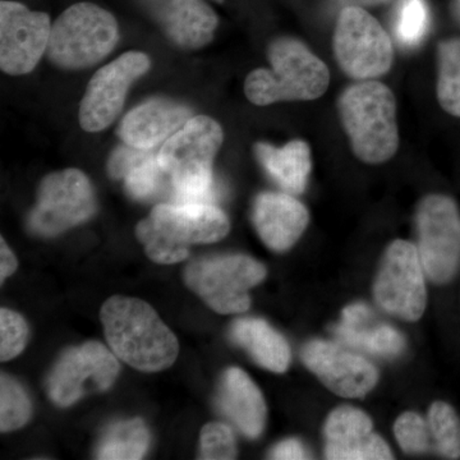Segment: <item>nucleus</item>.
<instances>
[{
	"mask_svg": "<svg viewBox=\"0 0 460 460\" xmlns=\"http://www.w3.org/2000/svg\"><path fill=\"white\" fill-rule=\"evenodd\" d=\"M100 320L109 348L120 361L136 370H166L178 358L177 337L142 299L111 296L102 305Z\"/></svg>",
	"mask_w": 460,
	"mask_h": 460,
	"instance_id": "1",
	"label": "nucleus"
},
{
	"mask_svg": "<svg viewBox=\"0 0 460 460\" xmlns=\"http://www.w3.org/2000/svg\"><path fill=\"white\" fill-rule=\"evenodd\" d=\"M220 124L192 117L159 150V162L174 189V204H214L217 198L213 163L223 144Z\"/></svg>",
	"mask_w": 460,
	"mask_h": 460,
	"instance_id": "2",
	"label": "nucleus"
},
{
	"mask_svg": "<svg viewBox=\"0 0 460 460\" xmlns=\"http://www.w3.org/2000/svg\"><path fill=\"white\" fill-rule=\"evenodd\" d=\"M228 217L214 204L162 202L138 223L136 235L148 259L162 265L183 261L193 244H208L228 234Z\"/></svg>",
	"mask_w": 460,
	"mask_h": 460,
	"instance_id": "3",
	"label": "nucleus"
},
{
	"mask_svg": "<svg viewBox=\"0 0 460 460\" xmlns=\"http://www.w3.org/2000/svg\"><path fill=\"white\" fill-rule=\"evenodd\" d=\"M271 69L251 72L244 93L255 105L310 102L321 98L330 84L328 66L301 41L281 38L269 49Z\"/></svg>",
	"mask_w": 460,
	"mask_h": 460,
	"instance_id": "4",
	"label": "nucleus"
},
{
	"mask_svg": "<svg viewBox=\"0 0 460 460\" xmlns=\"http://www.w3.org/2000/svg\"><path fill=\"white\" fill-rule=\"evenodd\" d=\"M341 123L353 153L367 164H381L399 146L394 93L386 84L367 80L354 84L338 102Z\"/></svg>",
	"mask_w": 460,
	"mask_h": 460,
	"instance_id": "5",
	"label": "nucleus"
},
{
	"mask_svg": "<svg viewBox=\"0 0 460 460\" xmlns=\"http://www.w3.org/2000/svg\"><path fill=\"white\" fill-rule=\"evenodd\" d=\"M118 39L113 14L93 3H77L51 26L47 53L51 62L63 68H84L104 59Z\"/></svg>",
	"mask_w": 460,
	"mask_h": 460,
	"instance_id": "6",
	"label": "nucleus"
},
{
	"mask_svg": "<svg viewBox=\"0 0 460 460\" xmlns=\"http://www.w3.org/2000/svg\"><path fill=\"white\" fill-rule=\"evenodd\" d=\"M261 262L246 255L202 257L184 269L186 286L215 313H246L251 305L250 290L266 278Z\"/></svg>",
	"mask_w": 460,
	"mask_h": 460,
	"instance_id": "7",
	"label": "nucleus"
},
{
	"mask_svg": "<svg viewBox=\"0 0 460 460\" xmlns=\"http://www.w3.org/2000/svg\"><path fill=\"white\" fill-rule=\"evenodd\" d=\"M335 57L354 80L367 81L387 74L394 60L390 36L365 8L347 5L334 33Z\"/></svg>",
	"mask_w": 460,
	"mask_h": 460,
	"instance_id": "8",
	"label": "nucleus"
},
{
	"mask_svg": "<svg viewBox=\"0 0 460 460\" xmlns=\"http://www.w3.org/2000/svg\"><path fill=\"white\" fill-rule=\"evenodd\" d=\"M95 213V192L89 178L78 169H66L41 181L29 228L41 237H56Z\"/></svg>",
	"mask_w": 460,
	"mask_h": 460,
	"instance_id": "9",
	"label": "nucleus"
},
{
	"mask_svg": "<svg viewBox=\"0 0 460 460\" xmlns=\"http://www.w3.org/2000/svg\"><path fill=\"white\" fill-rule=\"evenodd\" d=\"M425 269L413 243L396 239L387 247L374 283V296L385 313L417 321L428 304Z\"/></svg>",
	"mask_w": 460,
	"mask_h": 460,
	"instance_id": "10",
	"label": "nucleus"
},
{
	"mask_svg": "<svg viewBox=\"0 0 460 460\" xmlns=\"http://www.w3.org/2000/svg\"><path fill=\"white\" fill-rule=\"evenodd\" d=\"M119 371L113 350L99 341H87L59 357L48 377V394L59 407H69L84 396L107 392Z\"/></svg>",
	"mask_w": 460,
	"mask_h": 460,
	"instance_id": "11",
	"label": "nucleus"
},
{
	"mask_svg": "<svg viewBox=\"0 0 460 460\" xmlns=\"http://www.w3.org/2000/svg\"><path fill=\"white\" fill-rule=\"evenodd\" d=\"M419 255L429 279L444 284L460 263V214L456 202L444 195H429L416 215Z\"/></svg>",
	"mask_w": 460,
	"mask_h": 460,
	"instance_id": "12",
	"label": "nucleus"
},
{
	"mask_svg": "<svg viewBox=\"0 0 460 460\" xmlns=\"http://www.w3.org/2000/svg\"><path fill=\"white\" fill-rule=\"evenodd\" d=\"M150 69V59L140 51H128L100 68L81 102V127L87 132H99L114 122L122 111L129 87Z\"/></svg>",
	"mask_w": 460,
	"mask_h": 460,
	"instance_id": "13",
	"label": "nucleus"
},
{
	"mask_svg": "<svg viewBox=\"0 0 460 460\" xmlns=\"http://www.w3.org/2000/svg\"><path fill=\"white\" fill-rule=\"evenodd\" d=\"M50 18L16 2L0 3V66L8 75L30 74L48 49Z\"/></svg>",
	"mask_w": 460,
	"mask_h": 460,
	"instance_id": "14",
	"label": "nucleus"
},
{
	"mask_svg": "<svg viewBox=\"0 0 460 460\" xmlns=\"http://www.w3.org/2000/svg\"><path fill=\"white\" fill-rule=\"evenodd\" d=\"M305 367L330 392L343 398H362L376 386L378 371L359 354L328 341H308L301 353Z\"/></svg>",
	"mask_w": 460,
	"mask_h": 460,
	"instance_id": "15",
	"label": "nucleus"
},
{
	"mask_svg": "<svg viewBox=\"0 0 460 460\" xmlns=\"http://www.w3.org/2000/svg\"><path fill=\"white\" fill-rule=\"evenodd\" d=\"M325 456L332 460H387L392 450L380 435L374 432V423L358 408L339 407L329 414L323 428Z\"/></svg>",
	"mask_w": 460,
	"mask_h": 460,
	"instance_id": "16",
	"label": "nucleus"
},
{
	"mask_svg": "<svg viewBox=\"0 0 460 460\" xmlns=\"http://www.w3.org/2000/svg\"><path fill=\"white\" fill-rule=\"evenodd\" d=\"M175 44L199 49L213 40L217 16L204 0H140Z\"/></svg>",
	"mask_w": 460,
	"mask_h": 460,
	"instance_id": "17",
	"label": "nucleus"
},
{
	"mask_svg": "<svg viewBox=\"0 0 460 460\" xmlns=\"http://www.w3.org/2000/svg\"><path fill=\"white\" fill-rule=\"evenodd\" d=\"M252 219L263 243L275 252H284L304 234L310 214L290 193L263 192L255 199Z\"/></svg>",
	"mask_w": 460,
	"mask_h": 460,
	"instance_id": "18",
	"label": "nucleus"
},
{
	"mask_svg": "<svg viewBox=\"0 0 460 460\" xmlns=\"http://www.w3.org/2000/svg\"><path fill=\"white\" fill-rule=\"evenodd\" d=\"M190 109L166 99H153L133 109L119 127V136L128 146L151 150L180 131L190 119Z\"/></svg>",
	"mask_w": 460,
	"mask_h": 460,
	"instance_id": "19",
	"label": "nucleus"
},
{
	"mask_svg": "<svg viewBox=\"0 0 460 460\" xmlns=\"http://www.w3.org/2000/svg\"><path fill=\"white\" fill-rule=\"evenodd\" d=\"M217 405L247 438H257L262 434L268 417L265 399L256 384L241 368L230 367L224 372Z\"/></svg>",
	"mask_w": 460,
	"mask_h": 460,
	"instance_id": "20",
	"label": "nucleus"
},
{
	"mask_svg": "<svg viewBox=\"0 0 460 460\" xmlns=\"http://www.w3.org/2000/svg\"><path fill=\"white\" fill-rule=\"evenodd\" d=\"M230 338L266 370L283 374L289 367V344L265 320L256 317L235 320L230 328Z\"/></svg>",
	"mask_w": 460,
	"mask_h": 460,
	"instance_id": "21",
	"label": "nucleus"
},
{
	"mask_svg": "<svg viewBox=\"0 0 460 460\" xmlns=\"http://www.w3.org/2000/svg\"><path fill=\"white\" fill-rule=\"evenodd\" d=\"M371 311L366 305L354 304L343 311V319L335 326V335L343 343L361 348L376 356L394 358L402 353L405 341L401 332L392 326L378 325L376 328H363L370 319Z\"/></svg>",
	"mask_w": 460,
	"mask_h": 460,
	"instance_id": "22",
	"label": "nucleus"
},
{
	"mask_svg": "<svg viewBox=\"0 0 460 460\" xmlns=\"http://www.w3.org/2000/svg\"><path fill=\"white\" fill-rule=\"evenodd\" d=\"M255 151L263 168L281 189L290 195L304 192L313 168L307 142L290 141L283 147L257 144Z\"/></svg>",
	"mask_w": 460,
	"mask_h": 460,
	"instance_id": "23",
	"label": "nucleus"
},
{
	"mask_svg": "<svg viewBox=\"0 0 460 460\" xmlns=\"http://www.w3.org/2000/svg\"><path fill=\"white\" fill-rule=\"evenodd\" d=\"M150 445V432L141 419L114 423L100 438L96 458L102 460H138Z\"/></svg>",
	"mask_w": 460,
	"mask_h": 460,
	"instance_id": "24",
	"label": "nucleus"
},
{
	"mask_svg": "<svg viewBox=\"0 0 460 460\" xmlns=\"http://www.w3.org/2000/svg\"><path fill=\"white\" fill-rule=\"evenodd\" d=\"M127 192L140 201L166 199L172 202L174 189L169 175L159 162V150L151 148L137 164L132 166L123 178Z\"/></svg>",
	"mask_w": 460,
	"mask_h": 460,
	"instance_id": "25",
	"label": "nucleus"
},
{
	"mask_svg": "<svg viewBox=\"0 0 460 460\" xmlns=\"http://www.w3.org/2000/svg\"><path fill=\"white\" fill-rule=\"evenodd\" d=\"M438 59V102L447 113L460 118V39L441 41Z\"/></svg>",
	"mask_w": 460,
	"mask_h": 460,
	"instance_id": "26",
	"label": "nucleus"
},
{
	"mask_svg": "<svg viewBox=\"0 0 460 460\" xmlns=\"http://www.w3.org/2000/svg\"><path fill=\"white\" fill-rule=\"evenodd\" d=\"M428 422L438 452L447 459L460 458V420L452 405L435 402L429 407Z\"/></svg>",
	"mask_w": 460,
	"mask_h": 460,
	"instance_id": "27",
	"label": "nucleus"
},
{
	"mask_svg": "<svg viewBox=\"0 0 460 460\" xmlns=\"http://www.w3.org/2000/svg\"><path fill=\"white\" fill-rule=\"evenodd\" d=\"M32 414L29 395L18 381L8 375L0 376V431L23 428Z\"/></svg>",
	"mask_w": 460,
	"mask_h": 460,
	"instance_id": "28",
	"label": "nucleus"
},
{
	"mask_svg": "<svg viewBox=\"0 0 460 460\" xmlns=\"http://www.w3.org/2000/svg\"><path fill=\"white\" fill-rule=\"evenodd\" d=\"M429 9L425 0H402L396 14V38L402 45L419 44L428 31Z\"/></svg>",
	"mask_w": 460,
	"mask_h": 460,
	"instance_id": "29",
	"label": "nucleus"
},
{
	"mask_svg": "<svg viewBox=\"0 0 460 460\" xmlns=\"http://www.w3.org/2000/svg\"><path fill=\"white\" fill-rule=\"evenodd\" d=\"M394 434L404 453L422 454L431 450L429 422L416 411H405L398 417L394 423Z\"/></svg>",
	"mask_w": 460,
	"mask_h": 460,
	"instance_id": "30",
	"label": "nucleus"
},
{
	"mask_svg": "<svg viewBox=\"0 0 460 460\" xmlns=\"http://www.w3.org/2000/svg\"><path fill=\"white\" fill-rule=\"evenodd\" d=\"M237 458V441L226 423L211 422L199 435V459L230 460Z\"/></svg>",
	"mask_w": 460,
	"mask_h": 460,
	"instance_id": "31",
	"label": "nucleus"
},
{
	"mask_svg": "<svg viewBox=\"0 0 460 460\" xmlns=\"http://www.w3.org/2000/svg\"><path fill=\"white\" fill-rule=\"evenodd\" d=\"M29 341V326L20 314L0 310V359L11 361L23 352Z\"/></svg>",
	"mask_w": 460,
	"mask_h": 460,
	"instance_id": "32",
	"label": "nucleus"
},
{
	"mask_svg": "<svg viewBox=\"0 0 460 460\" xmlns=\"http://www.w3.org/2000/svg\"><path fill=\"white\" fill-rule=\"evenodd\" d=\"M270 458L278 460L307 459L308 454L305 452L304 445L298 440L288 438L271 450Z\"/></svg>",
	"mask_w": 460,
	"mask_h": 460,
	"instance_id": "33",
	"label": "nucleus"
},
{
	"mask_svg": "<svg viewBox=\"0 0 460 460\" xmlns=\"http://www.w3.org/2000/svg\"><path fill=\"white\" fill-rule=\"evenodd\" d=\"M17 266L16 256L5 243L4 238H0V283L11 277L17 270Z\"/></svg>",
	"mask_w": 460,
	"mask_h": 460,
	"instance_id": "34",
	"label": "nucleus"
},
{
	"mask_svg": "<svg viewBox=\"0 0 460 460\" xmlns=\"http://www.w3.org/2000/svg\"><path fill=\"white\" fill-rule=\"evenodd\" d=\"M347 5H356V7H367V5L383 4V3L389 2V0H341ZM345 5V7H347Z\"/></svg>",
	"mask_w": 460,
	"mask_h": 460,
	"instance_id": "35",
	"label": "nucleus"
},
{
	"mask_svg": "<svg viewBox=\"0 0 460 460\" xmlns=\"http://www.w3.org/2000/svg\"><path fill=\"white\" fill-rule=\"evenodd\" d=\"M215 2H217V3H223L224 0H215Z\"/></svg>",
	"mask_w": 460,
	"mask_h": 460,
	"instance_id": "36",
	"label": "nucleus"
}]
</instances>
